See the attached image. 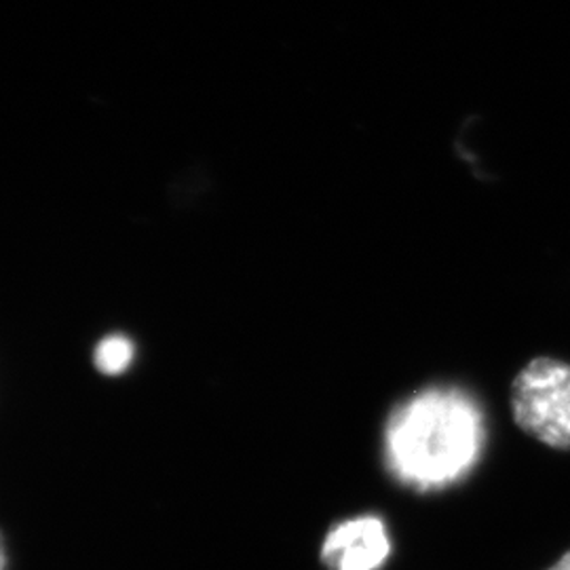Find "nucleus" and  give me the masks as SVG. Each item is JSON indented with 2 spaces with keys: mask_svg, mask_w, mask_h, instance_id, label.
<instances>
[{
  "mask_svg": "<svg viewBox=\"0 0 570 570\" xmlns=\"http://www.w3.org/2000/svg\"><path fill=\"white\" fill-rule=\"evenodd\" d=\"M7 567V556H4V550H2V541H0V570H4Z\"/></svg>",
  "mask_w": 570,
  "mask_h": 570,
  "instance_id": "6",
  "label": "nucleus"
},
{
  "mask_svg": "<svg viewBox=\"0 0 570 570\" xmlns=\"http://www.w3.org/2000/svg\"><path fill=\"white\" fill-rule=\"evenodd\" d=\"M548 570H570V550L556 564H551Z\"/></svg>",
  "mask_w": 570,
  "mask_h": 570,
  "instance_id": "5",
  "label": "nucleus"
},
{
  "mask_svg": "<svg viewBox=\"0 0 570 570\" xmlns=\"http://www.w3.org/2000/svg\"><path fill=\"white\" fill-rule=\"evenodd\" d=\"M134 360V345L127 336L115 334L104 338L100 345L96 346V355L94 362L104 374L108 376H117L125 372Z\"/></svg>",
  "mask_w": 570,
  "mask_h": 570,
  "instance_id": "4",
  "label": "nucleus"
},
{
  "mask_svg": "<svg viewBox=\"0 0 570 570\" xmlns=\"http://www.w3.org/2000/svg\"><path fill=\"white\" fill-rule=\"evenodd\" d=\"M391 551L383 518L366 513L330 529L322 546V562L327 570H381Z\"/></svg>",
  "mask_w": 570,
  "mask_h": 570,
  "instance_id": "3",
  "label": "nucleus"
},
{
  "mask_svg": "<svg viewBox=\"0 0 570 570\" xmlns=\"http://www.w3.org/2000/svg\"><path fill=\"white\" fill-rule=\"evenodd\" d=\"M484 442V414L468 391L423 389L391 410L385 463L391 478L406 489H450L475 469Z\"/></svg>",
  "mask_w": 570,
  "mask_h": 570,
  "instance_id": "1",
  "label": "nucleus"
},
{
  "mask_svg": "<svg viewBox=\"0 0 570 570\" xmlns=\"http://www.w3.org/2000/svg\"><path fill=\"white\" fill-rule=\"evenodd\" d=\"M511 414L532 440L570 450V364L534 357L511 383Z\"/></svg>",
  "mask_w": 570,
  "mask_h": 570,
  "instance_id": "2",
  "label": "nucleus"
}]
</instances>
